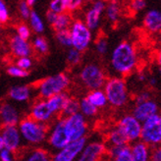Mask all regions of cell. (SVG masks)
<instances>
[{
    "label": "cell",
    "mask_w": 161,
    "mask_h": 161,
    "mask_svg": "<svg viewBox=\"0 0 161 161\" xmlns=\"http://www.w3.org/2000/svg\"><path fill=\"white\" fill-rule=\"evenodd\" d=\"M48 10L60 15L67 12V0H52L48 5Z\"/></svg>",
    "instance_id": "32"
},
{
    "label": "cell",
    "mask_w": 161,
    "mask_h": 161,
    "mask_svg": "<svg viewBox=\"0 0 161 161\" xmlns=\"http://www.w3.org/2000/svg\"><path fill=\"white\" fill-rule=\"evenodd\" d=\"M9 47L11 53L17 58L30 57L34 52L33 46L29 42V40L21 38L17 35H13L9 40Z\"/></svg>",
    "instance_id": "14"
},
{
    "label": "cell",
    "mask_w": 161,
    "mask_h": 161,
    "mask_svg": "<svg viewBox=\"0 0 161 161\" xmlns=\"http://www.w3.org/2000/svg\"><path fill=\"white\" fill-rule=\"evenodd\" d=\"M4 148H5V146H4V142H3V139H2L1 135H0V151L3 150Z\"/></svg>",
    "instance_id": "50"
},
{
    "label": "cell",
    "mask_w": 161,
    "mask_h": 161,
    "mask_svg": "<svg viewBox=\"0 0 161 161\" xmlns=\"http://www.w3.org/2000/svg\"><path fill=\"white\" fill-rule=\"evenodd\" d=\"M0 25H1V22H0Z\"/></svg>",
    "instance_id": "54"
},
{
    "label": "cell",
    "mask_w": 161,
    "mask_h": 161,
    "mask_svg": "<svg viewBox=\"0 0 161 161\" xmlns=\"http://www.w3.org/2000/svg\"><path fill=\"white\" fill-rule=\"evenodd\" d=\"M107 142L110 144V147H123L128 146V139L126 136L123 134V132L120 130L118 127L113 129L107 136Z\"/></svg>",
    "instance_id": "24"
},
{
    "label": "cell",
    "mask_w": 161,
    "mask_h": 161,
    "mask_svg": "<svg viewBox=\"0 0 161 161\" xmlns=\"http://www.w3.org/2000/svg\"><path fill=\"white\" fill-rule=\"evenodd\" d=\"M15 65L19 67L22 70L28 71L33 67V60L31 59V57H23V58H18L15 62Z\"/></svg>",
    "instance_id": "39"
},
{
    "label": "cell",
    "mask_w": 161,
    "mask_h": 161,
    "mask_svg": "<svg viewBox=\"0 0 161 161\" xmlns=\"http://www.w3.org/2000/svg\"><path fill=\"white\" fill-rule=\"evenodd\" d=\"M22 161H52V155L47 149L33 147L23 154Z\"/></svg>",
    "instance_id": "21"
},
{
    "label": "cell",
    "mask_w": 161,
    "mask_h": 161,
    "mask_svg": "<svg viewBox=\"0 0 161 161\" xmlns=\"http://www.w3.org/2000/svg\"><path fill=\"white\" fill-rule=\"evenodd\" d=\"M138 64L135 47L128 42H120L111 55V66L118 74L126 76L132 73Z\"/></svg>",
    "instance_id": "1"
},
{
    "label": "cell",
    "mask_w": 161,
    "mask_h": 161,
    "mask_svg": "<svg viewBox=\"0 0 161 161\" xmlns=\"http://www.w3.org/2000/svg\"><path fill=\"white\" fill-rule=\"evenodd\" d=\"M55 37L60 45L64 47L72 48V38H71V34L69 30L57 31V33H55Z\"/></svg>",
    "instance_id": "33"
},
{
    "label": "cell",
    "mask_w": 161,
    "mask_h": 161,
    "mask_svg": "<svg viewBox=\"0 0 161 161\" xmlns=\"http://www.w3.org/2000/svg\"><path fill=\"white\" fill-rule=\"evenodd\" d=\"M158 106L156 102L148 100L140 104H136L133 110V116L141 123H143L150 117L157 114Z\"/></svg>",
    "instance_id": "18"
},
{
    "label": "cell",
    "mask_w": 161,
    "mask_h": 161,
    "mask_svg": "<svg viewBox=\"0 0 161 161\" xmlns=\"http://www.w3.org/2000/svg\"><path fill=\"white\" fill-rule=\"evenodd\" d=\"M47 142L54 150L58 151L71 142L69 135L65 127L64 118H59L53 125L47 136Z\"/></svg>",
    "instance_id": "8"
},
{
    "label": "cell",
    "mask_w": 161,
    "mask_h": 161,
    "mask_svg": "<svg viewBox=\"0 0 161 161\" xmlns=\"http://www.w3.org/2000/svg\"><path fill=\"white\" fill-rule=\"evenodd\" d=\"M103 92L106 95L107 102L113 107H122L128 101V88L123 78L112 77L107 79Z\"/></svg>",
    "instance_id": "4"
},
{
    "label": "cell",
    "mask_w": 161,
    "mask_h": 161,
    "mask_svg": "<svg viewBox=\"0 0 161 161\" xmlns=\"http://www.w3.org/2000/svg\"><path fill=\"white\" fill-rule=\"evenodd\" d=\"M150 85H152V86L156 85V79H154V78H151V79H150Z\"/></svg>",
    "instance_id": "51"
},
{
    "label": "cell",
    "mask_w": 161,
    "mask_h": 161,
    "mask_svg": "<svg viewBox=\"0 0 161 161\" xmlns=\"http://www.w3.org/2000/svg\"><path fill=\"white\" fill-rule=\"evenodd\" d=\"M28 116H30L31 119L37 121V122L43 123V124H47L54 117L49 107H48L45 99L36 100L33 104V106H31L30 114Z\"/></svg>",
    "instance_id": "15"
},
{
    "label": "cell",
    "mask_w": 161,
    "mask_h": 161,
    "mask_svg": "<svg viewBox=\"0 0 161 161\" xmlns=\"http://www.w3.org/2000/svg\"><path fill=\"white\" fill-rule=\"evenodd\" d=\"M5 148L14 153L19 152L22 147V136L18 126H2L0 130Z\"/></svg>",
    "instance_id": "12"
},
{
    "label": "cell",
    "mask_w": 161,
    "mask_h": 161,
    "mask_svg": "<svg viewBox=\"0 0 161 161\" xmlns=\"http://www.w3.org/2000/svg\"><path fill=\"white\" fill-rule=\"evenodd\" d=\"M86 99L90 101L93 106L96 108H102L107 104V98L106 95L103 91L96 90V91H91L86 96Z\"/></svg>",
    "instance_id": "25"
},
{
    "label": "cell",
    "mask_w": 161,
    "mask_h": 161,
    "mask_svg": "<svg viewBox=\"0 0 161 161\" xmlns=\"http://www.w3.org/2000/svg\"><path fill=\"white\" fill-rule=\"evenodd\" d=\"M69 97L70 96L66 92H62L59 94L53 95L51 97H49L48 99H45V100L47 102V105L49 107L50 111L52 112V114L54 116L59 115V117H60L61 112H62L64 106H65V104Z\"/></svg>",
    "instance_id": "20"
},
{
    "label": "cell",
    "mask_w": 161,
    "mask_h": 161,
    "mask_svg": "<svg viewBox=\"0 0 161 161\" xmlns=\"http://www.w3.org/2000/svg\"><path fill=\"white\" fill-rule=\"evenodd\" d=\"M142 142L147 146H155L161 142V117L156 114L142 124Z\"/></svg>",
    "instance_id": "7"
},
{
    "label": "cell",
    "mask_w": 161,
    "mask_h": 161,
    "mask_svg": "<svg viewBox=\"0 0 161 161\" xmlns=\"http://www.w3.org/2000/svg\"><path fill=\"white\" fill-rule=\"evenodd\" d=\"M105 8L106 5L103 1H95L86 13L85 24L91 31H94L97 29L100 22L101 14L105 11Z\"/></svg>",
    "instance_id": "17"
},
{
    "label": "cell",
    "mask_w": 161,
    "mask_h": 161,
    "mask_svg": "<svg viewBox=\"0 0 161 161\" xmlns=\"http://www.w3.org/2000/svg\"><path fill=\"white\" fill-rule=\"evenodd\" d=\"M149 161H161V147H155L150 152Z\"/></svg>",
    "instance_id": "45"
},
{
    "label": "cell",
    "mask_w": 161,
    "mask_h": 161,
    "mask_svg": "<svg viewBox=\"0 0 161 161\" xmlns=\"http://www.w3.org/2000/svg\"><path fill=\"white\" fill-rule=\"evenodd\" d=\"M139 80H141V82H142V80H146V76H144V75H140L139 76Z\"/></svg>",
    "instance_id": "52"
},
{
    "label": "cell",
    "mask_w": 161,
    "mask_h": 161,
    "mask_svg": "<svg viewBox=\"0 0 161 161\" xmlns=\"http://www.w3.org/2000/svg\"><path fill=\"white\" fill-rule=\"evenodd\" d=\"M0 161H16V153L4 148L0 151Z\"/></svg>",
    "instance_id": "41"
},
{
    "label": "cell",
    "mask_w": 161,
    "mask_h": 161,
    "mask_svg": "<svg viewBox=\"0 0 161 161\" xmlns=\"http://www.w3.org/2000/svg\"><path fill=\"white\" fill-rule=\"evenodd\" d=\"M18 129L22 140L31 146H38L47 141V136L50 131L47 124L39 123L31 119L30 116H26L21 119Z\"/></svg>",
    "instance_id": "2"
},
{
    "label": "cell",
    "mask_w": 161,
    "mask_h": 161,
    "mask_svg": "<svg viewBox=\"0 0 161 161\" xmlns=\"http://www.w3.org/2000/svg\"><path fill=\"white\" fill-rule=\"evenodd\" d=\"M8 96L12 100L24 102L30 99L31 97V88L28 86H12L9 92H8Z\"/></svg>",
    "instance_id": "23"
},
{
    "label": "cell",
    "mask_w": 161,
    "mask_h": 161,
    "mask_svg": "<svg viewBox=\"0 0 161 161\" xmlns=\"http://www.w3.org/2000/svg\"><path fill=\"white\" fill-rule=\"evenodd\" d=\"M98 109L86 99V97L80 100V113L85 117H93L97 114Z\"/></svg>",
    "instance_id": "29"
},
{
    "label": "cell",
    "mask_w": 161,
    "mask_h": 161,
    "mask_svg": "<svg viewBox=\"0 0 161 161\" xmlns=\"http://www.w3.org/2000/svg\"><path fill=\"white\" fill-rule=\"evenodd\" d=\"M143 27L151 34H157L161 31V11L151 9L143 17Z\"/></svg>",
    "instance_id": "19"
},
{
    "label": "cell",
    "mask_w": 161,
    "mask_h": 161,
    "mask_svg": "<svg viewBox=\"0 0 161 161\" xmlns=\"http://www.w3.org/2000/svg\"><path fill=\"white\" fill-rule=\"evenodd\" d=\"M70 86V78L67 74L58 73L54 76L46 77L39 80L36 90L37 91L39 99H48L56 94L65 92Z\"/></svg>",
    "instance_id": "3"
},
{
    "label": "cell",
    "mask_w": 161,
    "mask_h": 161,
    "mask_svg": "<svg viewBox=\"0 0 161 161\" xmlns=\"http://www.w3.org/2000/svg\"><path fill=\"white\" fill-rule=\"evenodd\" d=\"M149 97H150V93L148 92H142L140 94H138V96H136V104H140V103H142V102L148 101Z\"/></svg>",
    "instance_id": "46"
},
{
    "label": "cell",
    "mask_w": 161,
    "mask_h": 161,
    "mask_svg": "<svg viewBox=\"0 0 161 161\" xmlns=\"http://www.w3.org/2000/svg\"><path fill=\"white\" fill-rule=\"evenodd\" d=\"M131 9L135 12H139L142 11V9H144L147 6V2L142 1V0H135V1H132L131 4Z\"/></svg>",
    "instance_id": "44"
},
{
    "label": "cell",
    "mask_w": 161,
    "mask_h": 161,
    "mask_svg": "<svg viewBox=\"0 0 161 161\" xmlns=\"http://www.w3.org/2000/svg\"><path fill=\"white\" fill-rule=\"evenodd\" d=\"M69 31L72 38V47L83 53L91 44L92 31L86 26L85 22L80 20L74 21Z\"/></svg>",
    "instance_id": "6"
},
{
    "label": "cell",
    "mask_w": 161,
    "mask_h": 161,
    "mask_svg": "<svg viewBox=\"0 0 161 161\" xmlns=\"http://www.w3.org/2000/svg\"><path fill=\"white\" fill-rule=\"evenodd\" d=\"M106 153L105 144L100 142H92L86 144L77 161H100Z\"/></svg>",
    "instance_id": "13"
},
{
    "label": "cell",
    "mask_w": 161,
    "mask_h": 161,
    "mask_svg": "<svg viewBox=\"0 0 161 161\" xmlns=\"http://www.w3.org/2000/svg\"><path fill=\"white\" fill-rule=\"evenodd\" d=\"M86 144V138L71 142L64 148L56 151L52 155V161H75Z\"/></svg>",
    "instance_id": "10"
},
{
    "label": "cell",
    "mask_w": 161,
    "mask_h": 161,
    "mask_svg": "<svg viewBox=\"0 0 161 161\" xmlns=\"http://www.w3.org/2000/svg\"><path fill=\"white\" fill-rule=\"evenodd\" d=\"M160 117H161V115H160Z\"/></svg>",
    "instance_id": "55"
},
{
    "label": "cell",
    "mask_w": 161,
    "mask_h": 161,
    "mask_svg": "<svg viewBox=\"0 0 161 161\" xmlns=\"http://www.w3.org/2000/svg\"><path fill=\"white\" fill-rule=\"evenodd\" d=\"M117 127L123 132L129 142H135L141 139L142 123L133 115H125L119 120Z\"/></svg>",
    "instance_id": "11"
},
{
    "label": "cell",
    "mask_w": 161,
    "mask_h": 161,
    "mask_svg": "<svg viewBox=\"0 0 161 161\" xmlns=\"http://www.w3.org/2000/svg\"><path fill=\"white\" fill-rule=\"evenodd\" d=\"M7 74L13 78H26L30 75V72L22 70L16 65H10L6 69Z\"/></svg>",
    "instance_id": "35"
},
{
    "label": "cell",
    "mask_w": 161,
    "mask_h": 161,
    "mask_svg": "<svg viewBox=\"0 0 161 161\" xmlns=\"http://www.w3.org/2000/svg\"><path fill=\"white\" fill-rule=\"evenodd\" d=\"M21 119L18 109L11 103L0 104V123L2 126H18Z\"/></svg>",
    "instance_id": "16"
},
{
    "label": "cell",
    "mask_w": 161,
    "mask_h": 161,
    "mask_svg": "<svg viewBox=\"0 0 161 161\" xmlns=\"http://www.w3.org/2000/svg\"><path fill=\"white\" fill-rule=\"evenodd\" d=\"M27 4L29 5L30 8H31V9H33V7H34L35 4H36V0H28V1H27Z\"/></svg>",
    "instance_id": "49"
},
{
    "label": "cell",
    "mask_w": 161,
    "mask_h": 161,
    "mask_svg": "<svg viewBox=\"0 0 161 161\" xmlns=\"http://www.w3.org/2000/svg\"><path fill=\"white\" fill-rule=\"evenodd\" d=\"M73 19L70 13H63L58 15L57 20L51 26L53 30L55 31V33L57 31H67L70 29V27L73 24Z\"/></svg>",
    "instance_id": "26"
},
{
    "label": "cell",
    "mask_w": 161,
    "mask_h": 161,
    "mask_svg": "<svg viewBox=\"0 0 161 161\" xmlns=\"http://www.w3.org/2000/svg\"><path fill=\"white\" fill-rule=\"evenodd\" d=\"M82 61V52L78 51L75 48H69L67 53V63L71 67L77 66Z\"/></svg>",
    "instance_id": "34"
},
{
    "label": "cell",
    "mask_w": 161,
    "mask_h": 161,
    "mask_svg": "<svg viewBox=\"0 0 161 161\" xmlns=\"http://www.w3.org/2000/svg\"><path fill=\"white\" fill-rule=\"evenodd\" d=\"M30 25L31 27V30H33L36 34H42L44 31V23L42 19V17L38 15V13L36 10H31V16H30Z\"/></svg>",
    "instance_id": "28"
},
{
    "label": "cell",
    "mask_w": 161,
    "mask_h": 161,
    "mask_svg": "<svg viewBox=\"0 0 161 161\" xmlns=\"http://www.w3.org/2000/svg\"><path fill=\"white\" fill-rule=\"evenodd\" d=\"M18 10H19V13L22 19L29 20L31 16V12L33 9L29 7V5L27 4V1H21L18 5Z\"/></svg>",
    "instance_id": "38"
},
{
    "label": "cell",
    "mask_w": 161,
    "mask_h": 161,
    "mask_svg": "<svg viewBox=\"0 0 161 161\" xmlns=\"http://www.w3.org/2000/svg\"><path fill=\"white\" fill-rule=\"evenodd\" d=\"M1 128H2V125H1V123H0V130H1Z\"/></svg>",
    "instance_id": "53"
},
{
    "label": "cell",
    "mask_w": 161,
    "mask_h": 161,
    "mask_svg": "<svg viewBox=\"0 0 161 161\" xmlns=\"http://www.w3.org/2000/svg\"><path fill=\"white\" fill-rule=\"evenodd\" d=\"M114 161H132L131 157V149L130 147H127L119 155L114 158Z\"/></svg>",
    "instance_id": "42"
},
{
    "label": "cell",
    "mask_w": 161,
    "mask_h": 161,
    "mask_svg": "<svg viewBox=\"0 0 161 161\" xmlns=\"http://www.w3.org/2000/svg\"><path fill=\"white\" fill-rule=\"evenodd\" d=\"M79 112H80V101L77 98L69 97L61 112L60 118H67L79 113Z\"/></svg>",
    "instance_id": "27"
},
{
    "label": "cell",
    "mask_w": 161,
    "mask_h": 161,
    "mask_svg": "<svg viewBox=\"0 0 161 161\" xmlns=\"http://www.w3.org/2000/svg\"><path fill=\"white\" fill-rule=\"evenodd\" d=\"M83 1L80 0H67V12H74L77 11L79 8L82 6Z\"/></svg>",
    "instance_id": "43"
},
{
    "label": "cell",
    "mask_w": 161,
    "mask_h": 161,
    "mask_svg": "<svg viewBox=\"0 0 161 161\" xmlns=\"http://www.w3.org/2000/svg\"><path fill=\"white\" fill-rule=\"evenodd\" d=\"M9 20V11L4 1L0 0V22L1 24H5Z\"/></svg>",
    "instance_id": "40"
},
{
    "label": "cell",
    "mask_w": 161,
    "mask_h": 161,
    "mask_svg": "<svg viewBox=\"0 0 161 161\" xmlns=\"http://www.w3.org/2000/svg\"><path fill=\"white\" fill-rule=\"evenodd\" d=\"M156 62H157L158 67L161 70V47H160V49L158 50V52L156 53Z\"/></svg>",
    "instance_id": "48"
},
{
    "label": "cell",
    "mask_w": 161,
    "mask_h": 161,
    "mask_svg": "<svg viewBox=\"0 0 161 161\" xmlns=\"http://www.w3.org/2000/svg\"><path fill=\"white\" fill-rule=\"evenodd\" d=\"M95 48H96V51H97L98 54L104 55L107 52V50H108L107 39L104 36L97 37V39L95 40Z\"/></svg>",
    "instance_id": "37"
},
{
    "label": "cell",
    "mask_w": 161,
    "mask_h": 161,
    "mask_svg": "<svg viewBox=\"0 0 161 161\" xmlns=\"http://www.w3.org/2000/svg\"><path fill=\"white\" fill-rule=\"evenodd\" d=\"M107 19L112 23L115 24L118 21L119 15H120V6L117 2H110L108 5H106L105 8Z\"/></svg>",
    "instance_id": "31"
},
{
    "label": "cell",
    "mask_w": 161,
    "mask_h": 161,
    "mask_svg": "<svg viewBox=\"0 0 161 161\" xmlns=\"http://www.w3.org/2000/svg\"><path fill=\"white\" fill-rule=\"evenodd\" d=\"M16 31H17V36L25 40H29V38L31 37V29L25 23H21L17 25Z\"/></svg>",
    "instance_id": "36"
},
{
    "label": "cell",
    "mask_w": 161,
    "mask_h": 161,
    "mask_svg": "<svg viewBox=\"0 0 161 161\" xmlns=\"http://www.w3.org/2000/svg\"><path fill=\"white\" fill-rule=\"evenodd\" d=\"M46 20H47V22L50 24V25L52 26L53 24L56 22V20H57V17H58V15L57 14H55V13H53V12H51V11H49L48 10L47 12H46Z\"/></svg>",
    "instance_id": "47"
},
{
    "label": "cell",
    "mask_w": 161,
    "mask_h": 161,
    "mask_svg": "<svg viewBox=\"0 0 161 161\" xmlns=\"http://www.w3.org/2000/svg\"><path fill=\"white\" fill-rule=\"evenodd\" d=\"M80 79L82 83L91 91L100 90L106 83V75L103 70L96 64L91 63L86 65L80 73Z\"/></svg>",
    "instance_id": "5"
},
{
    "label": "cell",
    "mask_w": 161,
    "mask_h": 161,
    "mask_svg": "<svg viewBox=\"0 0 161 161\" xmlns=\"http://www.w3.org/2000/svg\"><path fill=\"white\" fill-rule=\"evenodd\" d=\"M64 120H65V127L71 142L79 141L83 138H86L87 124L85 116H83L79 112L75 115L64 118Z\"/></svg>",
    "instance_id": "9"
},
{
    "label": "cell",
    "mask_w": 161,
    "mask_h": 161,
    "mask_svg": "<svg viewBox=\"0 0 161 161\" xmlns=\"http://www.w3.org/2000/svg\"><path fill=\"white\" fill-rule=\"evenodd\" d=\"M132 161H149L150 150L149 147L142 142H135L133 147H130Z\"/></svg>",
    "instance_id": "22"
},
{
    "label": "cell",
    "mask_w": 161,
    "mask_h": 161,
    "mask_svg": "<svg viewBox=\"0 0 161 161\" xmlns=\"http://www.w3.org/2000/svg\"><path fill=\"white\" fill-rule=\"evenodd\" d=\"M31 46H33V49L40 55H46L49 51V45H48L47 40L42 36H37L34 38Z\"/></svg>",
    "instance_id": "30"
}]
</instances>
